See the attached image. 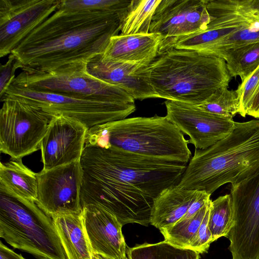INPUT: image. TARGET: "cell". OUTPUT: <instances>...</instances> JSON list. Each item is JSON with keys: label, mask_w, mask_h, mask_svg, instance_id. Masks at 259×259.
<instances>
[{"label": "cell", "mask_w": 259, "mask_h": 259, "mask_svg": "<svg viewBox=\"0 0 259 259\" xmlns=\"http://www.w3.org/2000/svg\"><path fill=\"white\" fill-rule=\"evenodd\" d=\"M161 0H131L121 20L120 34L149 33L152 20Z\"/></svg>", "instance_id": "obj_24"}, {"label": "cell", "mask_w": 259, "mask_h": 259, "mask_svg": "<svg viewBox=\"0 0 259 259\" xmlns=\"http://www.w3.org/2000/svg\"><path fill=\"white\" fill-rule=\"evenodd\" d=\"M94 259H108V258L104 257H103V256H102L101 255H95V256H94ZM126 259H128V258L127 257Z\"/></svg>", "instance_id": "obj_35"}, {"label": "cell", "mask_w": 259, "mask_h": 259, "mask_svg": "<svg viewBox=\"0 0 259 259\" xmlns=\"http://www.w3.org/2000/svg\"><path fill=\"white\" fill-rule=\"evenodd\" d=\"M162 40L160 34L154 33L119 34L110 38L102 57L114 62L149 66L158 56Z\"/></svg>", "instance_id": "obj_19"}, {"label": "cell", "mask_w": 259, "mask_h": 259, "mask_svg": "<svg viewBox=\"0 0 259 259\" xmlns=\"http://www.w3.org/2000/svg\"><path fill=\"white\" fill-rule=\"evenodd\" d=\"M247 115L259 118V89L251 101Z\"/></svg>", "instance_id": "obj_34"}, {"label": "cell", "mask_w": 259, "mask_h": 259, "mask_svg": "<svg viewBox=\"0 0 259 259\" xmlns=\"http://www.w3.org/2000/svg\"><path fill=\"white\" fill-rule=\"evenodd\" d=\"M0 184L17 195L36 203L37 197L36 173L25 165L22 159L0 163Z\"/></svg>", "instance_id": "obj_22"}, {"label": "cell", "mask_w": 259, "mask_h": 259, "mask_svg": "<svg viewBox=\"0 0 259 259\" xmlns=\"http://www.w3.org/2000/svg\"><path fill=\"white\" fill-rule=\"evenodd\" d=\"M82 208L85 230L94 254L108 259H126L123 226L116 217L94 205H87Z\"/></svg>", "instance_id": "obj_18"}, {"label": "cell", "mask_w": 259, "mask_h": 259, "mask_svg": "<svg viewBox=\"0 0 259 259\" xmlns=\"http://www.w3.org/2000/svg\"><path fill=\"white\" fill-rule=\"evenodd\" d=\"M208 225L213 242L222 237H227L233 226V208L230 194L211 200Z\"/></svg>", "instance_id": "obj_27"}, {"label": "cell", "mask_w": 259, "mask_h": 259, "mask_svg": "<svg viewBox=\"0 0 259 259\" xmlns=\"http://www.w3.org/2000/svg\"><path fill=\"white\" fill-rule=\"evenodd\" d=\"M259 89V66L244 81L238 85L237 90L240 97L238 112L245 117L247 115L251 101Z\"/></svg>", "instance_id": "obj_30"}, {"label": "cell", "mask_w": 259, "mask_h": 259, "mask_svg": "<svg viewBox=\"0 0 259 259\" xmlns=\"http://www.w3.org/2000/svg\"><path fill=\"white\" fill-rule=\"evenodd\" d=\"M87 70L96 78L123 90L135 100L159 98L152 84L149 66L107 60L101 54L88 62Z\"/></svg>", "instance_id": "obj_17"}, {"label": "cell", "mask_w": 259, "mask_h": 259, "mask_svg": "<svg viewBox=\"0 0 259 259\" xmlns=\"http://www.w3.org/2000/svg\"><path fill=\"white\" fill-rule=\"evenodd\" d=\"M206 4L210 17L206 29L235 31L194 51L219 57L228 49L259 42V0H206Z\"/></svg>", "instance_id": "obj_10"}, {"label": "cell", "mask_w": 259, "mask_h": 259, "mask_svg": "<svg viewBox=\"0 0 259 259\" xmlns=\"http://www.w3.org/2000/svg\"><path fill=\"white\" fill-rule=\"evenodd\" d=\"M88 130L75 119L54 116L40 144L42 170L80 161Z\"/></svg>", "instance_id": "obj_16"}, {"label": "cell", "mask_w": 259, "mask_h": 259, "mask_svg": "<svg viewBox=\"0 0 259 259\" xmlns=\"http://www.w3.org/2000/svg\"><path fill=\"white\" fill-rule=\"evenodd\" d=\"M0 236L36 259H68L53 219L1 184Z\"/></svg>", "instance_id": "obj_6"}, {"label": "cell", "mask_w": 259, "mask_h": 259, "mask_svg": "<svg viewBox=\"0 0 259 259\" xmlns=\"http://www.w3.org/2000/svg\"><path fill=\"white\" fill-rule=\"evenodd\" d=\"M121 24L116 13L59 8L11 53L22 69L40 71L88 63L104 53L110 38L119 34Z\"/></svg>", "instance_id": "obj_2"}, {"label": "cell", "mask_w": 259, "mask_h": 259, "mask_svg": "<svg viewBox=\"0 0 259 259\" xmlns=\"http://www.w3.org/2000/svg\"><path fill=\"white\" fill-rule=\"evenodd\" d=\"M68 259H94L85 230L82 211L52 218Z\"/></svg>", "instance_id": "obj_21"}, {"label": "cell", "mask_w": 259, "mask_h": 259, "mask_svg": "<svg viewBox=\"0 0 259 259\" xmlns=\"http://www.w3.org/2000/svg\"><path fill=\"white\" fill-rule=\"evenodd\" d=\"M233 226L227 238L232 259H259V170L230 190Z\"/></svg>", "instance_id": "obj_11"}, {"label": "cell", "mask_w": 259, "mask_h": 259, "mask_svg": "<svg viewBox=\"0 0 259 259\" xmlns=\"http://www.w3.org/2000/svg\"><path fill=\"white\" fill-rule=\"evenodd\" d=\"M1 259H25L21 254H18L0 242Z\"/></svg>", "instance_id": "obj_33"}, {"label": "cell", "mask_w": 259, "mask_h": 259, "mask_svg": "<svg viewBox=\"0 0 259 259\" xmlns=\"http://www.w3.org/2000/svg\"><path fill=\"white\" fill-rule=\"evenodd\" d=\"M209 209L210 207L188 247V248L194 250L200 254L206 252L210 244L213 242L211 233L208 225Z\"/></svg>", "instance_id": "obj_31"}, {"label": "cell", "mask_w": 259, "mask_h": 259, "mask_svg": "<svg viewBox=\"0 0 259 259\" xmlns=\"http://www.w3.org/2000/svg\"><path fill=\"white\" fill-rule=\"evenodd\" d=\"M61 0H0V57L10 55L59 7Z\"/></svg>", "instance_id": "obj_14"}, {"label": "cell", "mask_w": 259, "mask_h": 259, "mask_svg": "<svg viewBox=\"0 0 259 259\" xmlns=\"http://www.w3.org/2000/svg\"><path fill=\"white\" fill-rule=\"evenodd\" d=\"M36 204L52 218L82 211V170L80 161L36 173Z\"/></svg>", "instance_id": "obj_13"}, {"label": "cell", "mask_w": 259, "mask_h": 259, "mask_svg": "<svg viewBox=\"0 0 259 259\" xmlns=\"http://www.w3.org/2000/svg\"><path fill=\"white\" fill-rule=\"evenodd\" d=\"M1 101V152L18 159L40 149L54 116L17 99L4 98Z\"/></svg>", "instance_id": "obj_9"}, {"label": "cell", "mask_w": 259, "mask_h": 259, "mask_svg": "<svg viewBox=\"0 0 259 259\" xmlns=\"http://www.w3.org/2000/svg\"><path fill=\"white\" fill-rule=\"evenodd\" d=\"M131 1L127 0H61L59 8L69 10L111 12L122 19L127 12Z\"/></svg>", "instance_id": "obj_29"}, {"label": "cell", "mask_w": 259, "mask_h": 259, "mask_svg": "<svg viewBox=\"0 0 259 259\" xmlns=\"http://www.w3.org/2000/svg\"><path fill=\"white\" fill-rule=\"evenodd\" d=\"M153 88L159 98L198 106L232 77L225 61L196 51L171 49L149 65Z\"/></svg>", "instance_id": "obj_4"}, {"label": "cell", "mask_w": 259, "mask_h": 259, "mask_svg": "<svg viewBox=\"0 0 259 259\" xmlns=\"http://www.w3.org/2000/svg\"><path fill=\"white\" fill-rule=\"evenodd\" d=\"M210 199L193 216L180 220L169 227L160 229L164 241L176 246L188 248L210 205Z\"/></svg>", "instance_id": "obj_26"}, {"label": "cell", "mask_w": 259, "mask_h": 259, "mask_svg": "<svg viewBox=\"0 0 259 259\" xmlns=\"http://www.w3.org/2000/svg\"><path fill=\"white\" fill-rule=\"evenodd\" d=\"M219 57L225 61L230 76L243 82L259 66V42L228 49Z\"/></svg>", "instance_id": "obj_23"}, {"label": "cell", "mask_w": 259, "mask_h": 259, "mask_svg": "<svg viewBox=\"0 0 259 259\" xmlns=\"http://www.w3.org/2000/svg\"><path fill=\"white\" fill-rule=\"evenodd\" d=\"M128 259H199L200 253L194 250L181 248L163 241L144 243L127 248Z\"/></svg>", "instance_id": "obj_25"}, {"label": "cell", "mask_w": 259, "mask_h": 259, "mask_svg": "<svg viewBox=\"0 0 259 259\" xmlns=\"http://www.w3.org/2000/svg\"><path fill=\"white\" fill-rule=\"evenodd\" d=\"M167 118L189 137L195 149H205L224 139L232 132L233 118L212 114L197 106L179 101L164 102Z\"/></svg>", "instance_id": "obj_15"}, {"label": "cell", "mask_w": 259, "mask_h": 259, "mask_svg": "<svg viewBox=\"0 0 259 259\" xmlns=\"http://www.w3.org/2000/svg\"><path fill=\"white\" fill-rule=\"evenodd\" d=\"M258 170L259 119L235 122L226 138L206 149H195L177 185L211 194L221 186H234Z\"/></svg>", "instance_id": "obj_3"}, {"label": "cell", "mask_w": 259, "mask_h": 259, "mask_svg": "<svg viewBox=\"0 0 259 259\" xmlns=\"http://www.w3.org/2000/svg\"><path fill=\"white\" fill-rule=\"evenodd\" d=\"M188 140L165 116L126 118L89 128L85 146L187 163Z\"/></svg>", "instance_id": "obj_5"}, {"label": "cell", "mask_w": 259, "mask_h": 259, "mask_svg": "<svg viewBox=\"0 0 259 259\" xmlns=\"http://www.w3.org/2000/svg\"><path fill=\"white\" fill-rule=\"evenodd\" d=\"M22 65L18 58L11 53L7 61L0 66V99L5 95L7 89L15 78V71L22 69Z\"/></svg>", "instance_id": "obj_32"}, {"label": "cell", "mask_w": 259, "mask_h": 259, "mask_svg": "<svg viewBox=\"0 0 259 259\" xmlns=\"http://www.w3.org/2000/svg\"><path fill=\"white\" fill-rule=\"evenodd\" d=\"M80 202L114 215L122 226L150 224L154 199L180 182L187 164L120 150L85 146Z\"/></svg>", "instance_id": "obj_1"}, {"label": "cell", "mask_w": 259, "mask_h": 259, "mask_svg": "<svg viewBox=\"0 0 259 259\" xmlns=\"http://www.w3.org/2000/svg\"><path fill=\"white\" fill-rule=\"evenodd\" d=\"M210 22L206 0H161L149 30L162 38L158 56L182 38L205 30Z\"/></svg>", "instance_id": "obj_12"}, {"label": "cell", "mask_w": 259, "mask_h": 259, "mask_svg": "<svg viewBox=\"0 0 259 259\" xmlns=\"http://www.w3.org/2000/svg\"><path fill=\"white\" fill-rule=\"evenodd\" d=\"M17 99L39 107L53 116L79 121L88 128L126 118L136 109L135 103H121L69 96L22 88L11 84L0 101Z\"/></svg>", "instance_id": "obj_8"}, {"label": "cell", "mask_w": 259, "mask_h": 259, "mask_svg": "<svg viewBox=\"0 0 259 259\" xmlns=\"http://www.w3.org/2000/svg\"><path fill=\"white\" fill-rule=\"evenodd\" d=\"M198 193L177 185L163 190L154 200L150 224L159 230L172 226L185 215Z\"/></svg>", "instance_id": "obj_20"}, {"label": "cell", "mask_w": 259, "mask_h": 259, "mask_svg": "<svg viewBox=\"0 0 259 259\" xmlns=\"http://www.w3.org/2000/svg\"><path fill=\"white\" fill-rule=\"evenodd\" d=\"M228 87L218 89L206 101L197 106L212 114L233 118L240 109V97L237 90H229Z\"/></svg>", "instance_id": "obj_28"}, {"label": "cell", "mask_w": 259, "mask_h": 259, "mask_svg": "<svg viewBox=\"0 0 259 259\" xmlns=\"http://www.w3.org/2000/svg\"><path fill=\"white\" fill-rule=\"evenodd\" d=\"M87 64H73L49 72L23 68L11 84L91 100L135 103V99L123 90L90 74Z\"/></svg>", "instance_id": "obj_7"}]
</instances>
